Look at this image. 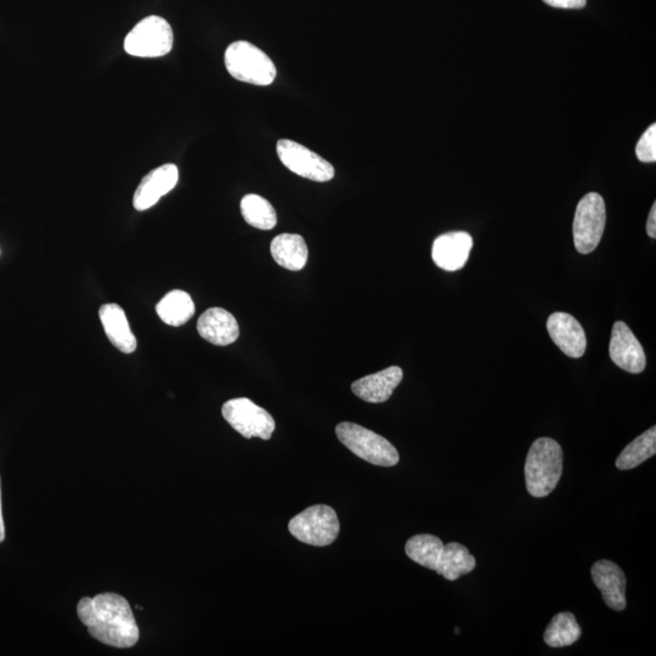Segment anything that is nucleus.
Returning <instances> with one entry per match:
<instances>
[{"label":"nucleus","mask_w":656,"mask_h":656,"mask_svg":"<svg viewBox=\"0 0 656 656\" xmlns=\"http://www.w3.org/2000/svg\"><path fill=\"white\" fill-rule=\"evenodd\" d=\"M79 619L89 635L115 648H132L139 641V627L126 598L101 593L78 603Z\"/></svg>","instance_id":"obj_1"},{"label":"nucleus","mask_w":656,"mask_h":656,"mask_svg":"<svg viewBox=\"0 0 656 656\" xmlns=\"http://www.w3.org/2000/svg\"><path fill=\"white\" fill-rule=\"evenodd\" d=\"M531 496L546 497L557 488L563 473V450L556 440L539 438L529 450L524 467Z\"/></svg>","instance_id":"obj_2"},{"label":"nucleus","mask_w":656,"mask_h":656,"mask_svg":"<svg viewBox=\"0 0 656 656\" xmlns=\"http://www.w3.org/2000/svg\"><path fill=\"white\" fill-rule=\"evenodd\" d=\"M226 70L237 81L267 87L275 81L276 66L256 45L239 41L231 43L224 55Z\"/></svg>","instance_id":"obj_3"},{"label":"nucleus","mask_w":656,"mask_h":656,"mask_svg":"<svg viewBox=\"0 0 656 656\" xmlns=\"http://www.w3.org/2000/svg\"><path fill=\"white\" fill-rule=\"evenodd\" d=\"M337 438L354 455L371 465L394 467L400 461L399 452L386 438L359 424L343 422L336 427Z\"/></svg>","instance_id":"obj_4"},{"label":"nucleus","mask_w":656,"mask_h":656,"mask_svg":"<svg viewBox=\"0 0 656 656\" xmlns=\"http://www.w3.org/2000/svg\"><path fill=\"white\" fill-rule=\"evenodd\" d=\"M173 28L161 16L151 15L138 22L124 39V50L135 58L156 59L172 52Z\"/></svg>","instance_id":"obj_5"},{"label":"nucleus","mask_w":656,"mask_h":656,"mask_svg":"<svg viewBox=\"0 0 656 656\" xmlns=\"http://www.w3.org/2000/svg\"><path fill=\"white\" fill-rule=\"evenodd\" d=\"M288 530L303 544L325 547L337 540L341 525L332 507L316 505L297 514L288 523Z\"/></svg>","instance_id":"obj_6"},{"label":"nucleus","mask_w":656,"mask_h":656,"mask_svg":"<svg viewBox=\"0 0 656 656\" xmlns=\"http://www.w3.org/2000/svg\"><path fill=\"white\" fill-rule=\"evenodd\" d=\"M605 220V203L603 197L597 192H590L582 197L573 224V235L576 251L581 254H590L596 250L601 242Z\"/></svg>","instance_id":"obj_7"},{"label":"nucleus","mask_w":656,"mask_h":656,"mask_svg":"<svg viewBox=\"0 0 656 656\" xmlns=\"http://www.w3.org/2000/svg\"><path fill=\"white\" fill-rule=\"evenodd\" d=\"M225 421L247 439H271L275 431V421L263 407L247 398L229 400L222 409Z\"/></svg>","instance_id":"obj_8"},{"label":"nucleus","mask_w":656,"mask_h":656,"mask_svg":"<svg viewBox=\"0 0 656 656\" xmlns=\"http://www.w3.org/2000/svg\"><path fill=\"white\" fill-rule=\"evenodd\" d=\"M276 151L282 164L299 177L318 183L330 182L335 177V167L330 162L296 141L279 140Z\"/></svg>","instance_id":"obj_9"},{"label":"nucleus","mask_w":656,"mask_h":656,"mask_svg":"<svg viewBox=\"0 0 656 656\" xmlns=\"http://www.w3.org/2000/svg\"><path fill=\"white\" fill-rule=\"evenodd\" d=\"M610 359L620 369L637 375L646 369V354L642 344L625 322H615L609 346Z\"/></svg>","instance_id":"obj_10"},{"label":"nucleus","mask_w":656,"mask_h":656,"mask_svg":"<svg viewBox=\"0 0 656 656\" xmlns=\"http://www.w3.org/2000/svg\"><path fill=\"white\" fill-rule=\"evenodd\" d=\"M178 180L179 169L173 163L163 164L147 173L135 191L134 208L143 212L154 207L163 196L169 194L177 186Z\"/></svg>","instance_id":"obj_11"},{"label":"nucleus","mask_w":656,"mask_h":656,"mask_svg":"<svg viewBox=\"0 0 656 656\" xmlns=\"http://www.w3.org/2000/svg\"><path fill=\"white\" fill-rule=\"evenodd\" d=\"M552 341L569 358L579 359L586 352L587 341L580 322L567 313H554L547 320Z\"/></svg>","instance_id":"obj_12"},{"label":"nucleus","mask_w":656,"mask_h":656,"mask_svg":"<svg viewBox=\"0 0 656 656\" xmlns=\"http://www.w3.org/2000/svg\"><path fill=\"white\" fill-rule=\"evenodd\" d=\"M472 247L471 235L465 231H454L441 235L434 241L432 257L440 269L457 271L465 267Z\"/></svg>","instance_id":"obj_13"},{"label":"nucleus","mask_w":656,"mask_h":656,"mask_svg":"<svg viewBox=\"0 0 656 656\" xmlns=\"http://www.w3.org/2000/svg\"><path fill=\"white\" fill-rule=\"evenodd\" d=\"M591 576L596 587L602 593L605 604L615 612L626 608V576L618 565L610 561H598L593 564Z\"/></svg>","instance_id":"obj_14"},{"label":"nucleus","mask_w":656,"mask_h":656,"mask_svg":"<svg viewBox=\"0 0 656 656\" xmlns=\"http://www.w3.org/2000/svg\"><path fill=\"white\" fill-rule=\"evenodd\" d=\"M200 336L214 346L233 344L240 336V327L233 314L223 308H211L197 322Z\"/></svg>","instance_id":"obj_15"},{"label":"nucleus","mask_w":656,"mask_h":656,"mask_svg":"<svg viewBox=\"0 0 656 656\" xmlns=\"http://www.w3.org/2000/svg\"><path fill=\"white\" fill-rule=\"evenodd\" d=\"M403 377L404 372L399 366L388 367L381 372L360 378L352 384V390L356 397L366 403L381 404L392 397Z\"/></svg>","instance_id":"obj_16"},{"label":"nucleus","mask_w":656,"mask_h":656,"mask_svg":"<svg viewBox=\"0 0 656 656\" xmlns=\"http://www.w3.org/2000/svg\"><path fill=\"white\" fill-rule=\"evenodd\" d=\"M99 315L106 336L113 346L124 354L134 353L138 347L137 338H135L126 313L120 305L105 304L100 308Z\"/></svg>","instance_id":"obj_17"},{"label":"nucleus","mask_w":656,"mask_h":656,"mask_svg":"<svg viewBox=\"0 0 656 656\" xmlns=\"http://www.w3.org/2000/svg\"><path fill=\"white\" fill-rule=\"evenodd\" d=\"M271 256L280 267L291 271L302 270L308 262L307 242L301 235L276 236L270 246Z\"/></svg>","instance_id":"obj_18"},{"label":"nucleus","mask_w":656,"mask_h":656,"mask_svg":"<svg viewBox=\"0 0 656 656\" xmlns=\"http://www.w3.org/2000/svg\"><path fill=\"white\" fill-rule=\"evenodd\" d=\"M475 565H477V562H475V558L469 553L467 547L458 544V542H451V544L444 546L435 573L443 575L446 580L456 581L461 576L471 573Z\"/></svg>","instance_id":"obj_19"},{"label":"nucleus","mask_w":656,"mask_h":656,"mask_svg":"<svg viewBox=\"0 0 656 656\" xmlns=\"http://www.w3.org/2000/svg\"><path fill=\"white\" fill-rule=\"evenodd\" d=\"M156 311L164 324L179 327L185 325L194 316L195 304L189 293L175 290L161 299Z\"/></svg>","instance_id":"obj_20"},{"label":"nucleus","mask_w":656,"mask_h":656,"mask_svg":"<svg viewBox=\"0 0 656 656\" xmlns=\"http://www.w3.org/2000/svg\"><path fill=\"white\" fill-rule=\"evenodd\" d=\"M443 541L429 534L415 535L406 542V556L417 564L429 570H437L441 553L444 550Z\"/></svg>","instance_id":"obj_21"},{"label":"nucleus","mask_w":656,"mask_h":656,"mask_svg":"<svg viewBox=\"0 0 656 656\" xmlns=\"http://www.w3.org/2000/svg\"><path fill=\"white\" fill-rule=\"evenodd\" d=\"M655 454L656 427L653 426L626 446L618 457V460H616V467L620 471H630V469L642 465L644 461L649 460Z\"/></svg>","instance_id":"obj_22"},{"label":"nucleus","mask_w":656,"mask_h":656,"mask_svg":"<svg viewBox=\"0 0 656 656\" xmlns=\"http://www.w3.org/2000/svg\"><path fill=\"white\" fill-rule=\"evenodd\" d=\"M581 633V627L574 614L565 612L554 616L544 633V639L547 646L563 648L578 642Z\"/></svg>","instance_id":"obj_23"},{"label":"nucleus","mask_w":656,"mask_h":656,"mask_svg":"<svg viewBox=\"0 0 656 656\" xmlns=\"http://www.w3.org/2000/svg\"><path fill=\"white\" fill-rule=\"evenodd\" d=\"M241 213L247 224L260 230L274 229L277 224L273 205L259 195H246L241 201Z\"/></svg>","instance_id":"obj_24"},{"label":"nucleus","mask_w":656,"mask_h":656,"mask_svg":"<svg viewBox=\"0 0 656 656\" xmlns=\"http://www.w3.org/2000/svg\"><path fill=\"white\" fill-rule=\"evenodd\" d=\"M638 160L644 163L656 161V124H652L636 146Z\"/></svg>","instance_id":"obj_25"},{"label":"nucleus","mask_w":656,"mask_h":656,"mask_svg":"<svg viewBox=\"0 0 656 656\" xmlns=\"http://www.w3.org/2000/svg\"><path fill=\"white\" fill-rule=\"evenodd\" d=\"M547 5L559 9H582L585 8L587 0H544Z\"/></svg>","instance_id":"obj_26"},{"label":"nucleus","mask_w":656,"mask_h":656,"mask_svg":"<svg viewBox=\"0 0 656 656\" xmlns=\"http://www.w3.org/2000/svg\"><path fill=\"white\" fill-rule=\"evenodd\" d=\"M647 233L649 237L655 239L656 237V203L652 207V211L649 213L648 222H647Z\"/></svg>","instance_id":"obj_27"},{"label":"nucleus","mask_w":656,"mask_h":656,"mask_svg":"<svg viewBox=\"0 0 656 656\" xmlns=\"http://www.w3.org/2000/svg\"><path fill=\"white\" fill-rule=\"evenodd\" d=\"M5 540V525L2 511V489H0V544Z\"/></svg>","instance_id":"obj_28"},{"label":"nucleus","mask_w":656,"mask_h":656,"mask_svg":"<svg viewBox=\"0 0 656 656\" xmlns=\"http://www.w3.org/2000/svg\"><path fill=\"white\" fill-rule=\"evenodd\" d=\"M455 633H456V635H460V629H457V627H456Z\"/></svg>","instance_id":"obj_29"}]
</instances>
